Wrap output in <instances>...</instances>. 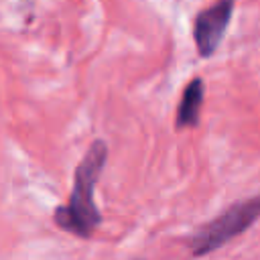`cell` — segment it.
Instances as JSON below:
<instances>
[{"label": "cell", "instance_id": "6da1fadb", "mask_svg": "<svg viewBox=\"0 0 260 260\" xmlns=\"http://www.w3.org/2000/svg\"><path fill=\"white\" fill-rule=\"evenodd\" d=\"M106 156H108L106 142L104 140L91 142L85 156L75 169V181L69 203L55 211V221L59 223V228L75 236L87 238L100 223V211L93 203V187L104 171Z\"/></svg>", "mask_w": 260, "mask_h": 260}, {"label": "cell", "instance_id": "7a4b0ae2", "mask_svg": "<svg viewBox=\"0 0 260 260\" xmlns=\"http://www.w3.org/2000/svg\"><path fill=\"white\" fill-rule=\"evenodd\" d=\"M256 217H260V193L252 199L234 203L221 215H217L215 219L199 228L191 238L193 254L201 256L219 248L221 244H225L228 240H232L234 236L250 228L256 221Z\"/></svg>", "mask_w": 260, "mask_h": 260}, {"label": "cell", "instance_id": "3957f363", "mask_svg": "<svg viewBox=\"0 0 260 260\" xmlns=\"http://www.w3.org/2000/svg\"><path fill=\"white\" fill-rule=\"evenodd\" d=\"M232 12H234V0H219L195 16L193 39L201 57H211L215 53L232 20Z\"/></svg>", "mask_w": 260, "mask_h": 260}, {"label": "cell", "instance_id": "277c9868", "mask_svg": "<svg viewBox=\"0 0 260 260\" xmlns=\"http://www.w3.org/2000/svg\"><path fill=\"white\" fill-rule=\"evenodd\" d=\"M201 106H203V81L199 77H195L183 89V95H181V102H179V108H177L175 126L177 128L195 126L199 122Z\"/></svg>", "mask_w": 260, "mask_h": 260}]
</instances>
